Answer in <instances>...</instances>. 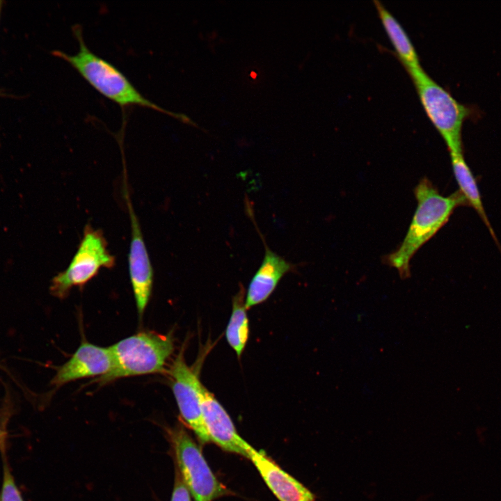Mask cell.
I'll list each match as a JSON object with an SVG mask.
<instances>
[{"label":"cell","instance_id":"obj_1","mask_svg":"<svg viewBox=\"0 0 501 501\" xmlns=\"http://www.w3.org/2000/svg\"><path fill=\"white\" fill-rule=\"evenodd\" d=\"M72 33L79 44L77 52L69 54L55 50L53 54L70 63L100 93L122 109L132 106L148 108L200 129L185 114L168 111L146 98L117 67L93 53L85 42L79 24L72 26Z\"/></svg>","mask_w":501,"mask_h":501},{"label":"cell","instance_id":"obj_2","mask_svg":"<svg viewBox=\"0 0 501 501\" xmlns=\"http://www.w3.org/2000/svg\"><path fill=\"white\" fill-rule=\"evenodd\" d=\"M414 193L418 205L408 230L399 248L387 257L388 264L402 279L411 276L410 262L415 253L447 223L456 207L468 205L459 190L444 196L427 178L420 181Z\"/></svg>","mask_w":501,"mask_h":501},{"label":"cell","instance_id":"obj_3","mask_svg":"<svg viewBox=\"0 0 501 501\" xmlns=\"http://www.w3.org/2000/svg\"><path fill=\"white\" fill-rule=\"evenodd\" d=\"M113 366L99 377L100 384L134 376L161 373L174 351L172 334L143 331L124 338L109 347Z\"/></svg>","mask_w":501,"mask_h":501},{"label":"cell","instance_id":"obj_4","mask_svg":"<svg viewBox=\"0 0 501 501\" xmlns=\"http://www.w3.org/2000/svg\"><path fill=\"white\" fill-rule=\"evenodd\" d=\"M428 118L443 138L450 154H463L462 128L476 111L458 102L422 69L408 72Z\"/></svg>","mask_w":501,"mask_h":501},{"label":"cell","instance_id":"obj_5","mask_svg":"<svg viewBox=\"0 0 501 501\" xmlns=\"http://www.w3.org/2000/svg\"><path fill=\"white\" fill-rule=\"evenodd\" d=\"M115 263L116 258L109 252L102 232L88 224L68 267L53 278L51 292L56 297L65 298L72 287H83L101 269H111Z\"/></svg>","mask_w":501,"mask_h":501},{"label":"cell","instance_id":"obj_6","mask_svg":"<svg viewBox=\"0 0 501 501\" xmlns=\"http://www.w3.org/2000/svg\"><path fill=\"white\" fill-rule=\"evenodd\" d=\"M169 435L180 472L196 501H213L228 495V490L215 477L187 431L178 425Z\"/></svg>","mask_w":501,"mask_h":501},{"label":"cell","instance_id":"obj_7","mask_svg":"<svg viewBox=\"0 0 501 501\" xmlns=\"http://www.w3.org/2000/svg\"><path fill=\"white\" fill-rule=\"evenodd\" d=\"M184 351L180 350L168 371L172 390L184 422L201 443H207L211 440L205 426L202 410L205 386L195 369L186 364Z\"/></svg>","mask_w":501,"mask_h":501},{"label":"cell","instance_id":"obj_8","mask_svg":"<svg viewBox=\"0 0 501 501\" xmlns=\"http://www.w3.org/2000/svg\"><path fill=\"white\" fill-rule=\"evenodd\" d=\"M125 196L132 230L128 254L129 274L138 314L141 319L151 297L154 272L140 225L127 191L125 192Z\"/></svg>","mask_w":501,"mask_h":501},{"label":"cell","instance_id":"obj_9","mask_svg":"<svg viewBox=\"0 0 501 501\" xmlns=\"http://www.w3.org/2000/svg\"><path fill=\"white\" fill-rule=\"evenodd\" d=\"M112 366L109 347L83 341L71 358L58 369L51 384L61 386L84 378L101 377L109 373Z\"/></svg>","mask_w":501,"mask_h":501},{"label":"cell","instance_id":"obj_10","mask_svg":"<svg viewBox=\"0 0 501 501\" xmlns=\"http://www.w3.org/2000/svg\"><path fill=\"white\" fill-rule=\"evenodd\" d=\"M202 410L210 440L226 452L248 458L251 445L239 435L227 411L205 387L202 392Z\"/></svg>","mask_w":501,"mask_h":501},{"label":"cell","instance_id":"obj_11","mask_svg":"<svg viewBox=\"0 0 501 501\" xmlns=\"http://www.w3.org/2000/svg\"><path fill=\"white\" fill-rule=\"evenodd\" d=\"M262 479L279 501H315V495L301 483L292 477L264 451L252 446L248 452Z\"/></svg>","mask_w":501,"mask_h":501},{"label":"cell","instance_id":"obj_12","mask_svg":"<svg viewBox=\"0 0 501 501\" xmlns=\"http://www.w3.org/2000/svg\"><path fill=\"white\" fill-rule=\"evenodd\" d=\"M262 239L264 255L261 264L253 276L245 299L246 309L265 301L273 293L282 278L292 271L295 265L273 252Z\"/></svg>","mask_w":501,"mask_h":501},{"label":"cell","instance_id":"obj_13","mask_svg":"<svg viewBox=\"0 0 501 501\" xmlns=\"http://www.w3.org/2000/svg\"><path fill=\"white\" fill-rule=\"evenodd\" d=\"M383 28L407 72L421 67L420 59L410 38L390 12L378 0H374Z\"/></svg>","mask_w":501,"mask_h":501},{"label":"cell","instance_id":"obj_14","mask_svg":"<svg viewBox=\"0 0 501 501\" xmlns=\"http://www.w3.org/2000/svg\"><path fill=\"white\" fill-rule=\"evenodd\" d=\"M450 157L453 173L459 185V191L465 198L468 205L471 206L478 214L499 246L495 234L486 214L477 181L465 161L463 154H450Z\"/></svg>","mask_w":501,"mask_h":501},{"label":"cell","instance_id":"obj_15","mask_svg":"<svg viewBox=\"0 0 501 501\" xmlns=\"http://www.w3.org/2000/svg\"><path fill=\"white\" fill-rule=\"evenodd\" d=\"M246 310L244 290L241 289L233 298L232 312L225 330L227 342L238 357L242 354L249 335Z\"/></svg>","mask_w":501,"mask_h":501},{"label":"cell","instance_id":"obj_16","mask_svg":"<svg viewBox=\"0 0 501 501\" xmlns=\"http://www.w3.org/2000/svg\"><path fill=\"white\" fill-rule=\"evenodd\" d=\"M0 501H24L15 483L10 470L6 463L3 468V478Z\"/></svg>","mask_w":501,"mask_h":501},{"label":"cell","instance_id":"obj_17","mask_svg":"<svg viewBox=\"0 0 501 501\" xmlns=\"http://www.w3.org/2000/svg\"><path fill=\"white\" fill-rule=\"evenodd\" d=\"M170 501H191L189 490L179 472L176 473L175 482Z\"/></svg>","mask_w":501,"mask_h":501},{"label":"cell","instance_id":"obj_18","mask_svg":"<svg viewBox=\"0 0 501 501\" xmlns=\"http://www.w3.org/2000/svg\"><path fill=\"white\" fill-rule=\"evenodd\" d=\"M1 7H2V1H0V13H1Z\"/></svg>","mask_w":501,"mask_h":501},{"label":"cell","instance_id":"obj_19","mask_svg":"<svg viewBox=\"0 0 501 501\" xmlns=\"http://www.w3.org/2000/svg\"><path fill=\"white\" fill-rule=\"evenodd\" d=\"M1 436H2V434H1V431H0V440H1Z\"/></svg>","mask_w":501,"mask_h":501}]
</instances>
